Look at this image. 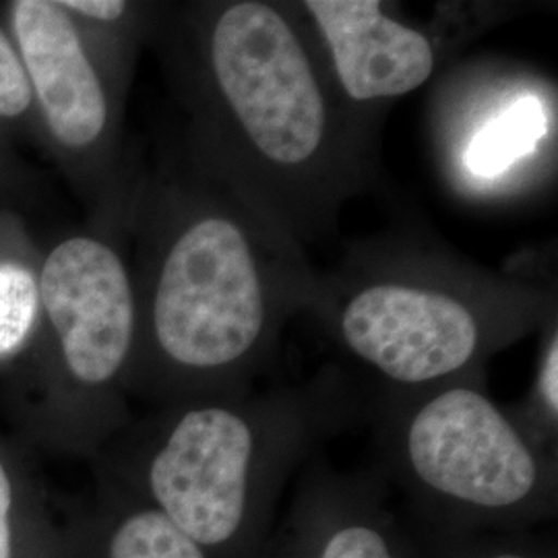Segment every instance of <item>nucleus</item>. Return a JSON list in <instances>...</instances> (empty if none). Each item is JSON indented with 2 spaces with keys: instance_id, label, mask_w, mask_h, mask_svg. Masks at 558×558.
Segmentation results:
<instances>
[{
  "instance_id": "5",
  "label": "nucleus",
  "mask_w": 558,
  "mask_h": 558,
  "mask_svg": "<svg viewBox=\"0 0 558 558\" xmlns=\"http://www.w3.org/2000/svg\"><path fill=\"white\" fill-rule=\"evenodd\" d=\"M364 398L373 463L422 532H530L557 519L558 453L490 398L486 375Z\"/></svg>"
},
{
  "instance_id": "13",
  "label": "nucleus",
  "mask_w": 558,
  "mask_h": 558,
  "mask_svg": "<svg viewBox=\"0 0 558 558\" xmlns=\"http://www.w3.org/2000/svg\"><path fill=\"white\" fill-rule=\"evenodd\" d=\"M40 257L0 221V366L27 352L40 325Z\"/></svg>"
},
{
  "instance_id": "1",
  "label": "nucleus",
  "mask_w": 558,
  "mask_h": 558,
  "mask_svg": "<svg viewBox=\"0 0 558 558\" xmlns=\"http://www.w3.org/2000/svg\"><path fill=\"white\" fill-rule=\"evenodd\" d=\"M147 41L186 114L182 151L300 248L379 184L383 124L339 96L294 2L156 4Z\"/></svg>"
},
{
  "instance_id": "6",
  "label": "nucleus",
  "mask_w": 558,
  "mask_h": 558,
  "mask_svg": "<svg viewBox=\"0 0 558 558\" xmlns=\"http://www.w3.org/2000/svg\"><path fill=\"white\" fill-rule=\"evenodd\" d=\"M122 236L94 223L40 257V325L17 360L21 418L34 439L66 456L96 458L133 420L126 380L137 299Z\"/></svg>"
},
{
  "instance_id": "8",
  "label": "nucleus",
  "mask_w": 558,
  "mask_h": 558,
  "mask_svg": "<svg viewBox=\"0 0 558 558\" xmlns=\"http://www.w3.org/2000/svg\"><path fill=\"white\" fill-rule=\"evenodd\" d=\"M428 106L435 160L447 189L470 203H509L557 172V92L534 69L502 59L440 73Z\"/></svg>"
},
{
  "instance_id": "7",
  "label": "nucleus",
  "mask_w": 558,
  "mask_h": 558,
  "mask_svg": "<svg viewBox=\"0 0 558 558\" xmlns=\"http://www.w3.org/2000/svg\"><path fill=\"white\" fill-rule=\"evenodd\" d=\"M154 11L126 25L98 27L73 17L60 0L4 4L2 25L27 75L38 133L94 203L96 223L117 230L124 228L140 179L122 154L124 100Z\"/></svg>"
},
{
  "instance_id": "3",
  "label": "nucleus",
  "mask_w": 558,
  "mask_h": 558,
  "mask_svg": "<svg viewBox=\"0 0 558 558\" xmlns=\"http://www.w3.org/2000/svg\"><path fill=\"white\" fill-rule=\"evenodd\" d=\"M364 414L352 375L325 366L300 383L154 408L108 440L96 476L211 558H263L300 470Z\"/></svg>"
},
{
  "instance_id": "11",
  "label": "nucleus",
  "mask_w": 558,
  "mask_h": 558,
  "mask_svg": "<svg viewBox=\"0 0 558 558\" xmlns=\"http://www.w3.org/2000/svg\"><path fill=\"white\" fill-rule=\"evenodd\" d=\"M64 558H211L158 511L98 482L60 521Z\"/></svg>"
},
{
  "instance_id": "16",
  "label": "nucleus",
  "mask_w": 558,
  "mask_h": 558,
  "mask_svg": "<svg viewBox=\"0 0 558 558\" xmlns=\"http://www.w3.org/2000/svg\"><path fill=\"white\" fill-rule=\"evenodd\" d=\"M38 133L27 75L7 27L0 23V141Z\"/></svg>"
},
{
  "instance_id": "12",
  "label": "nucleus",
  "mask_w": 558,
  "mask_h": 558,
  "mask_svg": "<svg viewBox=\"0 0 558 558\" xmlns=\"http://www.w3.org/2000/svg\"><path fill=\"white\" fill-rule=\"evenodd\" d=\"M0 558H64L60 521L20 451L0 439Z\"/></svg>"
},
{
  "instance_id": "14",
  "label": "nucleus",
  "mask_w": 558,
  "mask_h": 558,
  "mask_svg": "<svg viewBox=\"0 0 558 558\" xmlns=\"http://www.w3.org/2000/svg\"><path fill=\"white\" fill-rule=\"evenodd\" d=\"M539 350L527 396L509 408L521 428L548 451L558 447V317L539 329Z\"/></svg>"
},
{
  "instance_id": "15",
  "label": "nucleus",
  "mask_w": 558,
  "mask_h": 558,
  "mask_svg": "<svg viewBox=\"0 0 558 558\" xmlns=\"http://www.w3.org/2000/svg\"><path fill=\"white\" fill-rule=\"evenodd\" d=\"M416 532L420 558H558L557 542L536 530L433 534L416 527Z\"/></svg>"
},
{
  "instance_id": "4",
  "label": "nucleus",
  "mask_w": 558,
  "mask_h": 558,
  "mask_svg": "<svg viewBox=\"0 0 558 558\" xmlns=\"http://www.w3.org/2000/svg\"><path fill=\"white\" fill-rule=\"evenodd\" d=\"M557 281L495 271L414 226L356 240L317 274L311 315L364 393H416L484 377L499 352L558 315Z\"/></svg>"
},
{
  "instance_id": "9",
  "label": "nucleus",
  "mask_w": 558,
  "mask_h": 558,
  "mask_svg": "<svg viewBox=\"0 0 558 558\" xmlns=\"http://www.w3.org/2000/svg\"><path fill=\"white\" fill-rule=\"evenodd\" d=\"M263 558H420V536L377 465L323 453L292 482Z\"/></svg>"
},
{
  "instance_id": "10",
  "label": "nucleus",
  "mask_w": 558,
  "mask_h": 558,
  "mask_svg": "<svg viewBox=\"0 0 558 558\" xmlns=\"http://www.w3.org/2000/svg\"><path fill=\"white\" fill-rule=\"evenodd\" d=\"M343 101L385 124L396 101L435 81L451 57L437 34L383 0H294Z\"/></svg>"
},
{
  "instance_id": "2",
  "label": "nucleus",
  "mask_w": 558,
  "mask_h": 558,
  "mask_svg": "<svg viewBox=\"0 0 558 558\" xmlns=\"http://www.w3.org/2000/svg\"><path fill=\"white\" fill-rule=\"evenodd\" d=\"M124 234L137 299L129 398L161 408L257 389L288 323L313 311L306 251L182 147L137 179Z\"/></svg>"
}]
</instances>
